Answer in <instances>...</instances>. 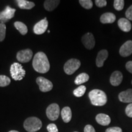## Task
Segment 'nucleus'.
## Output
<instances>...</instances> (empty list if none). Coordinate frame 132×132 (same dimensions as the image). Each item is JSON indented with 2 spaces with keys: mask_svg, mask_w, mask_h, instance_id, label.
Listing matches in <instances>:
<instances>
[{
  "mask_svg": "<svg viewBox=\"0 0 132 132\" xmlns=\"http://www.w3.org/2000/svg\"><path fill=\"white\" fill-rule=\"evenodd\" d=\"M119 99L123 103H132V89L121 92L119 94Z\"/></svg>",
  "mask_w": 132,
  "mask_h": 132,
  "instance_id": "14",
  "label": "nucleus"
},
{
  "mask_svg": "<svg viewBox=\"0 0 132 132\" xmlns=\"http://www.w3.org/2000/svg\"><path fill=\"white\" fill-rule=\"evenodd\" d=\"M9 132H19V131H15V130H11V131H10Z\"/></svg>",
  "mask_w": 132,
  "mask_h": 132,
  "instance_id": "36",
  "label": "nucleus"
},
{
  "mask_svg": "<svg viewBox=\"0 0 132 132\" xmlns=\"http://www.w3.org/2000/svg\"><path fill=\"white\" fill-rule=\"evenodd\" d=\"M86 90V87L85 86L81 85L80 86L78 87H77V89H75L73 90V93L75 96L77 97H80L85 94Z\"/></svg>",
  "mask_w": 132,
  "mask_h": 132,
  "instance_id": "24",
  "label": "nucleus"
},
{
  "mask_svg": "<svg viewBox=\"0 0 132 132\" xmlns=\"http://www.w3.org/2000/svg\"><path fill=\"white\" fill-rule=\"evenodd\" d=\"M120 56L123 57L129 56L132 54V41L128 40L121 46L119 50Z\"/></svg>",
  "mask_w": 132,
  "mask_h": 132,
  "instance_id": "12",
  "label": "nucleus"
},
{
  "mask_svg": "<svg viewBox=\"0 0 132 132\" xmlns=\"http://www.w3.org/2000/svg\"><path fill=\"white\" fill-rule=\"evenodd\" d=\"M50 30H48V33H50Z\"/></svg>",
  "mask_w": 132,
  "mask_h": 132,
  "instance_id": "37",
  "label": "nucleus"
},
{
  "mask_svg": "<svg viewBox=\"0 0 132 132\" xmlns=\"http://www.w3.org/2000/svg\"><path fill=\"white\" fill-rule=\"evenodd\" d=\"M122 73L119 71H115L111 74L110 77V83L114 86H118L122 81Z\"/></svg>",
  "mask_w": 132,
  "mask_h": 132,
  "instance_id": "13",
  "label": "nucleus"
},
{
  "mask_svg": "<svg viewBox=\"0 0 132 132\" xmlns=\"http://www.w3.org/2000/svg\"><path fill=\"white\" fill-rule=\"evenodd\" d=\"M23 126L27 131L36 132L40 129L42 123L39 118L36 117H30L25 120Z\"/></svg>",
  "mask_w": 132,
  "mask_h": 132,
  "instance_id": "3",
  "label": "nucleus"
},
{
  "mask_svg": "<svg viewBox=\"0 0 132 132\" xmlns=\"http://www.w3.org/2000/svg\"><path fill=\"white\" fill-rule=\"evenodd\" d=\"M61 114L62 119L64 120V122H69L70 121L71 119H72V111H71L70 107H64L62 110L61 112Z\"/></svg>",
  "mask_w": 132,
  "mask_h": 132,
  "instance_id": "19",
  "label": "nucleus"
},
{
  "mask_svg": "<svg viewBox=\"0 0 132 132\" xmlns=\"http://www.w3.org/2000/svg\"><path fill=\"white\" fill-rule=\"evenodd\" d=\"M6 26L4 23H0V42L4 40L6 37Z\"/></svg>",
  "mask_w": 132,
  "mask_h": 132,
  "instance_id": "28",
  "label": "nucleus"
},
{
  "mask_svg": "<svg viewBox=\"0 0 132 132\" xmlns=\"http://www.w3.org/2000/svg\"><path fill=\"white\" fill-rule=\"evenodd\" d=\"M89 79V76L86 73H81L76 77L75 80V83L77 85H81L84 82H87Z\"/></svg>",
  "mask_w": 132,
  "mask_h": 132,
  "instance_id": "22",
  "label": "nucleus"
},
{
  "mask_svg": "<svg viewBox=\"0 0 132 132\" xmlns=\"http://www.w3.org/2000/svg\"><path fill=\"white\" fill-rule=\"evenodd\" d=\"M84 132H95L94 128L90 125H86L85 129H84Z\"/></svg>",
  "mask_w": 132,
  "mask_h": 132,
  "instance_id": "34",
  "label": "nucleus"
},
{
  "mask_svg": "<svg viewBox=\"0 0 132 132\" xmlns=\"http://www.w3.org/2000/svg\"><path fill=\"white\" fill-rule=\"evenodd\" d=\"M32 52L30 49H26L21 50L16 54V59L19 61L25 63L29 62L32 59Z\"/></svg>",
  "mask_w": 132,
  "mask_h": 132,
  "instance_id": "9",
  "label": "nucleus"
},
{
  "mask_svg": "<svg viewBox=\"0 0 132 132\" xmlns=\"http://www.w3.org/2000/svg\"><path fill=\"white\" fill-rule=\"evenodd\" d=\"M18 6L21 9H31L35 6L34 3L31 1H26V0H18Z\"/></svg>",
  "mask_w": 132,
  "mask_h": 132,
  "instance_id": "21",
  "label": "nucleus"
},
{
  "mask_svg": "<svg viewBox=\"0 0 132 132\" xmlns=\"http://www.w3.org/2000/svg\"><path fill=\"white\" fill-rule=\"evenodd\" d=\"M116 20V15L113 13L106 12L100 16V21L103 24L113 23Z\"/></svg>",
  "mask_w": 132,
  "mask_h": 132,
  "instance_id": "18",
  "label": "nucleus"
},
{
  "mask_svg": "<svg viewBox=\"0 0 132 132\" xmlns=\"http://www.w3.org/2000/svg\"><path fill=\"white\" fill-rule=\"evenodd\" d=\"M90 102L94 106H103L107 102L106 94L103 90L94 89L89 93Z\"/></svg>",
  "mask_w": 132,
  "mask_h": 132,
  "instance_id": "2",
  "label": "nucleus"
},
{
  "mask_svg": "<svg viewBox=\"0 0 132 132\" xmlns=\"http://www.w3.org/2000/svg\"><path fill=\"white\" fill-rule=\"evenodd\" d=\"M59 113H60V109H59V105L56 103L50 105L46 110V114H47L48 118L51 120H56L58 118Z\"/></svg>",
  "mask_w": 132,
  "mask_h": 132,
  "instance_id": "6",
  "label": "nucleus"
},
{
  "mask_svg": "<svg viewBox=\"0 0 132 132\" xmlns=\"http://www.w3.org/2000/svg\"><path fill=\"white\" fill-rule=\"evenodd\" d=\"M108 52L106 50H102L98 52L96 58V65L98 67H103L104 62L108 58Z\"/></svg>",
  "mask_w": 132,
  "mask_h": 132,
  "instance_id": "15",
  "label": "nucleus"
},
{
  "mask_svg": "<svg viewBox=\"0 0 132 132\" xmlns=\"http://www.w3.org/2000/svg\"><path fill=\"white\" fill-rule=\"evenodd\" d=\"M105 132H122V130L118 127H114L107 128Z\"/></svg>",
  "mask_w": 132,
  "mask_h": 132,
  "instance_id": "33",
  "label": "nucleus"
},
{
  "mask_svg": "<svg viewBox=\"0 0 132 132\" xmlns=\"http://www.w3.org/2000/svg\"><path fill=\"white\" fill-rule=\"evenodd\" d=\"M125 67H126L127 70L130 73H132V61H128L127 62L126 65H125Z\"/></svg>",
  "mask_w": 132,
  "mask_h": 132,
  "instance_id": "35",
  "label": "nucleus"
},
{
  "mask_svg": "<svg viewBox=\"0 0 132 132\" xmlns=\"http://www.w3.org/2000/svg\"><path fill=\"white\" fill-rule=\"evenodd\" d=\"M118 26L119 28L123 32H129L131 29V24L128 19L122 18L118 20Z\"/></svg>",
  "mask_w": 132,
  "mask_h": 132,
  "instance_id": "16",
  "label": "nucleus"
},
{
  "mask_svg": "<svg viewBox=\"0 0 132 132\" xmlns=\"http://www.w3.org/2000/svg\"><path fill=\"white\" fill-rule=\"evenodd\" d=\"M14 26L22 35H25L28 32V28L25 24L21 21H15L14 23Z\"/></svg>",
  "mask_w": 132,
  "mask_h": 132,
  "instance_id": "23",
  "label": "nucleus"
},
{
  "mask_svg": "<svg viewBox=\"0 0 132 132\" xmlns=\"http://www.w3.org/2000/svg\"><path fill=\"white\" fill-rule=\"evenodd\" d=\"M47 128L48 132H58L57 126L54 123H50Z\"/></svg>",
  "mask_w": 132,
  "mask_h": 132,
  "instance_id": "29",
  "label": "nucleus"
},
{
  "mask_svg": "<svg viewBox=\"0 0 132 132\" xmlns=\"http://www.w3.org/2000/svg\"><path fill=\"white\" fill-rule=\"evenodd\" d=\"M131 84H132V81H131Z\"/></svg>",
  "mask_w": 132,
  "mask_h": 132,
  "instance_id": "38",
  "label": "nucleus"
},
{
  "mask_svg": "<svg viewBox=\"0 0 132 132\" xmlns=\"http://www.w3.org/2000/svg\"><path fill=\"white\" fill-rule=\"evenodd\" d=\"M75 132H77V131H75Z\"/></svg>",
  "mask_w": 132,
  "mask_h": 132,
  "instance_id": "39",
  "label": "nucleus"
},
{
  "mask_svg": "<svg viewBox=\"0 0 132 132\" xmlns=\"http://www.w3.org/2000/svg\"><path fill=\"white\" fill-rule=\"evenodd\" d=\"M95 119L97 123L103 126L108 125L111 122V118L108 115L105 114H98L96 116Z\"/></svg>",
  "mask_w": 132,
  "mask_h": 132,
  "instance_id": "17",
  "label": "nucleus"
},
{
  "mask_svg": "<svg viewBox=\"0 0 132 132\" xmlns=\"http://www.w3.org/2000/svg\"><path fill=\"white\" fill-rule=\"evenodd\" d=\"M81 41L85 47L88 50H91L94 47L95 41L93 34L90 32H87L82 37Z\"/></svg>",
  "mask_w": 132,
  "mask_h": 132,
  "instance_id": "10",
  "label": "nucleus"
},
{
  "mask_svg": "<svg viewBox=\"0 0 132 132\" xmlns=\"http://www.w3.org/2000/svg\"><path fill=\"white\" fill-rule=\"evenodd\" d=\"M10 72L12 78L15 81L23 80L26 74V71L23 68L22 65L18 62H14L11 65Z\"/></svg>",
  "mask_w": 132,
  "mask_h": 132,
  "instance_id": "4",
  "label": "nucleus"
},
{
  "mask_svg": "<svg viewBox=\"0 0 132 132\" xmlns=\"http://www.w3.org/2000/svg\"><path fill=\"white\" fill-rule=\"evenodd\" d=\"M36 82L39 85L40 91L46 92H48L53 89V84L50 81L44 77H39L36 79Z\"/></svg>",
  "mask_w": 132,
  "mask_h": 132,
  "instance_id": "7",
  "label": "nucleus"
},
{
  "mask_svg": "<svg viewBox=\"0 0 132 132\" xmlns=\"http://www.w3.org/2000/svg\"><path fill=\"white\" fill-rule=\"evenodd\" d=\"M125 113L129 118H132V103L127 106L125 108Z\"/></svg>",
  "mask_w": 132,
  "mask_h": 132,
  "instance_id": "30",
  "label": "nucleus"
},
{
  "mask_svg": "<svg viewBox=\"0 0 132 132\" xmlns=\"http://www.w3.org/2000/svg\"><path fill=\"white\" fill-rule=\"evenodd\" d=\"M16 10L12 9L10 6H7L4 11L0 12V21L1 23H4L14 17Z\"/></svg>",
  "mask_w": 132,
  "mask_h": 132,
  "instance_id": "8",
  "label": "nucleus"
},
{
  "mask_svg": "<svg viewBox=\"0 0 132 132\" xmlns=\"http://www.w3.org/2000/svg\"><path fill=\"white\" fill-rule=\"evenodd\" d=\"M95 5L98 7H103L106 6L107 2L105 0H96L95 1Z\"/></svg>",
  "mask_w": 132,
  "mask_h": 132,
  "instance_id": "31",
  "label": "nucleus"
},
{
  "mask_svg": "<svg viewBox=\"0 0 132 132\" xmlns=\"http://www.w3.org/2000/svg\"><path fill=\"white\" fill-rule=\"evenodd\" d=\"M125 16L128 20H132V5L130 6L125 12Z\"/></svg>",
  "mask_w": 132,
  "mask_h": 132,
  "instance_id": "32",
  "label": "nucleus"
},
{
  "mask_svg": "<svg viewBox=\"0 0 132 132\" xmlns=\"http://www.w3.org/2000/svg\"><path fill=\"white\" fill-rule=\"evenodd\" d=\"M79 3L82 7L86 9H90L93 6V3L90 0H80Z\"/></svg>",
  "mask_w": 132,
  "mask_h": 132,
  "instance_id": "26",
  "label": "nucleus"
},
{
  "mask_svg": "<svg viewBox=\"0 0 132 132\" xmlns=\"http://www.w3.org/2000/svg\"><path fill=\"white\" fill-rule=\"evenodd\" d=\"M59 3V0H47L44 2V7L48 11H52L58 6Z\"/></svg>",
  "mask_w": 132,
  "mask_h": 132,
  "instance_id": "20",
  "label": "nucleus"
},
{
  "mask_svg": "<svg viewBox=\"0 0 132 132\" xmlns=\"http://www.w3.org/2000/svg\"><path fill=\"white\" fill-rule=\"evenodd\" d=\"M48 25V23L47 20V19L45 18L42 20L39 21L34 25V28H33L34 32L38 35L44 34L47 29Z\"/></svg>",
  "mask_w": 132,
  "mask_h": 132,
  "instance_id": "11",
  "label": "nucleus"
},
{
  "mask_svg": "<svg viewBox=\"0 0 132 132\" xmlns=\"http://www.w3.org/2000/svg\"><path fill=\"white\" fill-rule=\"evenodd\" d=\"M124 7V1L123 0H115L114 1V7L117 11H122Z\"/></svg>",
  "mask_w": 132,
  "mask_h": 132,
  "instance_id": "27",
  "label": "nucleus"
},
{
  "mask_svg": "<svg viewBox=\"0 0 132 132\" xmlns=\"http://www.w3.org/2000/svg\"><path fill=\"white\" fill-rule=\"evenodd\" d=\"M11 82V80L6 75H0V87L7 86Z\"/></svg>",
  "mask_w": 132,
  "mask_h": 132,
  "instance_id": "25",
  "label": "nucleus"
},
{
  "mask_svg": "<svg viewBox=\"0 0 132 132\" xmlns=\"http://www.w3.org/2000/svg\"><path fill=\"white\" fill-rule=\"evenodd\" d=\"M33 68L37 72L45 73L50 70V62L47 55L43 52H38L35 54L32 61Z\"/></svg>",
  "mask_w": 132,
  "mask_h": 132,
  "instance_id": "1",
  "label": "nucleus"
},
{
  "mask_svg": "<svg viewBox=\"0 0 132 132\" xmlns=\"http://www.w3.org/2000/svg\"><path fill=\"white\" fill-rule=\"evenodd\" d=\"M81 62L78 59H70L64 64V70L67 75H72L80 68Z\"/></svg>",
  "mask_w": 132,
  "mask_h": 132,
  "instance_id": "5",
  "label": "nucleus"
}]
</instances>
